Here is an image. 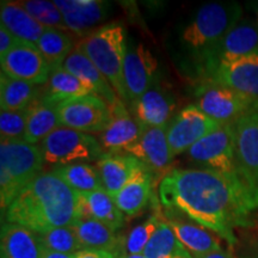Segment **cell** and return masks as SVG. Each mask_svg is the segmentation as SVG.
<instances>
[{
	"instance_id": "cell-5",
	"label": "cell",
	"mask_w": 258,
	"mask_h": 258,
	"mask_svg": "<svg viewBox=\"0 0 258 258\" xmlns=\"http://www.w3.org/2000/svg\"><path fill=\"white\" fill-rule=\"evenodd\" d=\"M243 9L237 3H212L202 6L182 32V40L201 63L225 35L240 21Z\"/></svg>"
},
{
	"instance_id": "cell-15",
	"label": "cell",
	"mask_w": 258,
	"mask_h": 258,
	"mask_svg": "<svg viewBox=\"0 0 258 258\" xmlns=\"http://www.w3.org/2000/svg\"><path fill=\"white\" fill-rule=\"evenodd\" d=\"M109 108L110 121L99 134V144L106 153H123L140 139L146 127L129 114L121 99Z\"/></svg>"
},
{
	"instance_id": "cell-19",
	"label": "cell",
	"mask_w": 258,
	"mask_h": 258,
	"mask_svg": "<svg viewBox=\"0 0 258 258\" xmlns=\"http://www.w3.org/2000/svg\"><path fill=\"white\" fill-rule=\"evenodd\" d=\"M96 167L101 175L103 188L114 198L123 186L144 167L137 158L128 153H104Z\"/></svg>"
},
{
	"instance_id": "cell-40",
	"label": "cell",
	"mask_w": 258,
	"mask_h": 258,
	"mask_svg": "<svg viewBox=\"0 0 258 258\" xmlns=\"http://www.w3.org/2000/svg\"><path fill=\"white\" fill-rule=\"evenodd\" d=\"M42 258H76V254L55 252V251L47 250L43 247V251H42Z\"/></svg>"
},
{
	"instance_id": "cell-1",
	"label": "cell",
	"mask_w": 258,
	"mask_h": 258,
	"mask_svg": "<svg viewBox=\"0 0 258 258\" xmlns=\"http://www.w3.org/2000/svg\"><path fill=\"white\" fill-rule=\"evenodd\" d=\"M160 201L184 213L230 245L234 230L252 226L258 218V186L240 173L209 169H173L160 180Z\"/></svg>"
},
{
	"instance_id": "cell-6",
	"label": "cell",
	"mask_w": 258,
	"mask_h": 258,
	"mask_svg": "<svg viewBox=\"0 0 258 258\" xmlns=\"http://www.w3.org/2000/svg\"><path fill=\"white\" fill-rule=\"evenodd\" d=\"M44 161L56 166L98 161L104 154L99 140L74 129L60 127L40 144Z\"/></svg>"
},
{
	"instance_id": "cell-46",
	"label": "cell",
	"mask_w": 258,
	"mask_h": 258,
	"mask_svg": "<svg viewBox=\"0 0 258 258\" xmlns=\"http://www.w3.org/2000/svg\"><path fill=\"white\" fill-rule=\"evenodd\" d=\"M122 258H124V257H122Z\"/></svg>"
},
{
	"instance_id": "cell-37",
	"label": "cell",
	"mask_w": 258,
	"mask_h": 258,
	"mask_svg": "<svg viewBox=\"0 0 258 258\" xmlns=\"http://www.w3.org/2000/svg\"><path fill=\"white\" fill-rule=\"evenodd\" d=\"M160 221L161 220L157 215H152L146 221L138 225L131 231L127 241H125V249L128 251V254L144 253L145 247L147 246L148 241L151 240L154 232L157 231Z\"/></svg>"
},
{
	"instance_id": "cell-45",
	"label": "cell",
	"mask_w": 258,
	"mask_h": 258,
	"mask_svg": "<svg viewBox=\"0 0 258 258\" xmlns=\"http://www.w3.org/2000/svg\"><path fill=\"white\" fill-rule=\"evenodd\" d=\"M257 258H258V252H257Z\"/></svg>"
},
{
	"instance_id": "cell-3",
	"label": "cell",
	"mask_w": 258,
	"mask_h": 258,
	"mask_svg": "<svg viewBox=\"0 0 258 258\" xmlns=\"http://www.w3.org/2000/svg\"><path fill=\"white\" fill-rule=\"evenodd\" d=\"M105 77L122 102H129L125 91L123 66L127 46L123 25L111 23L97 28L76 44Z\"/></svg>"
},
{
	"instance_id": "cell-41",
	"label": "cell",
	"mask_w": 258,
	"mask_h": 258,
	"mask_svg": "<svg viewBox=\"0 0 258 258\" xmlns=\"http://www.w3.org/2000/svg\"><path fill=\"white\" fill-rule=\"evenodd\" d=\"M194 258H233L231 256L230 253L226 252L224 250H217V251H213L211 253L207 254H203V256H198V257H194Z\"/></svg>"
},
{
	"instance_id": "cell-27",
	"label": "cell",
	"mask_w": 258,
	"mask_h": 258,
	"mask_svg": "<svg viewBox=\"0 0 258 258\" xmlns=\"http://www.w3.org/2000/svg\"><path fill=\"white\" fill-rule=\"evenodd\" d=\"M0 21L2 25H4L16 38L32 46H36L43 31L47 29L38 23L17 2H2Z\"/></svg>"
},
{
	"instance_id": "cell-38",
	"label": "cell",
	"mask_w": 258,
	"mask_h": 258,
	"mask_svg": "<svg viewBox=\"0 0 258 258\" xmlns=\"http://www.w3.org/2000/svg\"><path fill=\"white\" fill-rule=\"evenodd\" d=\"M19 42L21 41L16 38L4 25L0 24V59L4 57L10 50L14 49Z\"/></svg>"
},
{
	"instance_id": "cell-11",
	"label": "cell",
	"mask_w": 258,
	"mask_h": 258,
	"mask_svg": "<svg viewBox=\"0 0 258 258\" xmlns=\"http://www.w3.org/2000/svg\"><path fill=\"white\" fill-rule=\"evenodd\" d=\"M252 54H258V24L247 19L239 21L212 50L202 63L203 70L208 76L218 64Z\"/></svg>"
},
{
	"instance_id": "cell-36",
	"label": "cell",
	"mask_w": 258,
	"mask_h": 258,
	"mask_svg": "<svg viewBox=\"0 0 258 258\" xmlns=\"http://www.w3.org/2000/svg\"><path fill=\"white\" fill-rule=\"evenodd\" d=\"M28 116L29 108L17 111L3 110L2 109V112H0V134H2V140L24 141Z\"/></svg>"
},
{
	"instance_id": "cell-28",
	"label": "cell",
	"mask_w": 258,
	"mask_h": 258,
	"mask_svg": "<svg viewBox=\"0 0 258 258\" xmlns=\"http://www.w3.org/2000/svg\"><path fill=\"white\" fill-rule=\"evenodd\" d=\"M169 225L177 239L192 257L203 256L213 251L221 250L220 243L207 228L180 220H170Z\"/></svg>"
},
{
	"instance_id": "cell-39",
	"label": "cell",
	"mask_w": 258,
	"mask_h": 258,
	"mask_svg": "<svg viewBox=\"0 0 258 258\" xmlns=\"http://www.w3.org/2000/svg\"><path fill=\"white\" fill-rule=\"evenodd\" d=\"M76 258H122L117 257L110 251L96 250V249H83L76 253Z\"/></svg>"
},
{
	"instance_id": "cell-20",
	"label": "cell",
	"mask_w": 258,
	"mask_h": 258,
	"mask_svg": "<svg viewBox=\"0 0 258 258\" xmlns=\"http://www.w3.org/2000/svg\"><path fill=\"white\" fill-rule=\"evenodd\" d=\"M61 102L51 101L46 97L38 96L29 106V116L25 129L24 141L36 145L56 131L61 125L57 106Z\"/></svg>"
},
{
	"instance_id": "cell-21",
	"label": "cell",
	"mask_w": 258,
	"mask_h": 258,
	"mask_svg": "<svg viewBox=\"0 0 258 258\" xmlns=\"http://www.w3.org/2000/svg\"><path fill=\"white\" fill-rule=\"evenodd\" d=\"M62 67L85 83L92 90V92L104 99L109 106L120 99L105 77L99 72L89 57L77 48H74L72 53L67 56Z\"/></svg>"
},
{
	"instance_id": "cell-10",
	"label": "cell",
	"mask_w": 258,
	"mask_h": 258,
	"mask_svg": "<svg viewBox=\"0 0 258 258\" xmlns=\"http://www.w3.org/2000/svg\"><path fill=\"white\" fill-rule=\"evenodd\" d=\"M221 125L200 110L198 105L185 106L166 127L167 141L173 157L188 152L198 141Z\"/></svg>"
},
{
	"instance_id": "cell-35",
	"label": "cell",
	"mask_w": 258,
	"mask_h": 258,
	"mask_svg": "<svg viewBox=\"0 0 258 258\" xmlns=\"http://www.w3.org/2000/svg\"><path fill=\"white\" fill-rule=\"evenodd\" d=\"M37 235L41 245L47 250L70 254H76L83 250L82 244L70 226L53 228L44 233H37Z\"/></svg>"
},
{
	"instance_id": "cell-30",
	"label": "cell",
	"mask_w": 258,
	"mask_h": 258,
	"mask_svg": "<svg viewBox=\"0 0 258 258\" xmlns=\"http://www.w3.org/2000/svg\"><path fill=\"white\" fill-rule=\"evenodd\" d=\"M38 85L10 78L2 73L0 78V105L3 110H23L38 97Z\"/></svg>"
},
{
	"instance_id": "cell-13",
	"label": "cell",
	"mask_w": 258,
	"mask_h": 258,
	"mask_svg": "<svg viewBox=\"0 0 258 258\" xmlns=\"http://www.w3.org/2000/svg\"><path fill=\"white\" fill-rule=\"evenodd\" d=\"M2 61V73L10 78L42 85L49 79L51 71L36 46L19 42Z\"/></svg>"
},
{
	"instance_id": "cell-29",
	"label": "cell",
	"mask_w": 258,
	"mask_h": 258,
	"mask_svg": "<svg viewBox=\"0 0 258 258\" xmlns=\"http://www.w3.org/2000/svg\"><path fill=\"white\" fill-rule=\"evenodd\" d=\"M93 93L92 90L63 67H60L50 73L49 79L40 90L38 96L46 97L51 101L62 102L64 99L85 96Z\"/></svg>"
},
{
	"instance_id": "cell-18",
	"label": "cell",
	"mask_w": 258,
	"mask_h": 258,
	"mask_svg": "<svg viewBox=\"0 0 258 258\" xmlns=\"http://www.w3.org/2000/svg\"><path fill=\"white\" fill-rule=\"evenodd\" d=\"M158 69V61L144 44L127 50L123 66L125 91L131 102L150 90Z\"/></svg>"
},
{
	"instance_id": "cell-34",
	"label": "cell",
	"mask_w": 258,
	"mask_h": 258,
	"mask_svg": "<svg viewBox=\"0 0 258 258\" xmlns=\"http://www.w3.org/2000/svg\"><path fill=\"white\" fill-rule=\"evenodd\" d=\"M19 5L28 11L41 25L44 28L57 29V30L69 31L64 23L63 16L54 2L47 0H24L17 2Z\"/></svg>"
},
{
	"instance_id": "cell-14",
	"label": "cell",
	"mask_w": 258,
	"mask_h": 258,
	"mask_svg": "<svg viewBox=\"0 0 258 258\" xmlns=\"http://www.w3.org/2000/svg\"><path fill=\"white\" fill-rule=\"evenodd\" d=\"M124 153L131 154L141 161L154 178L165 177L173 160V154L166 137V127H146L139 140L129 146Z\"/></svg>"
},
{
	"instance_id": "cell-31",
	"label": "cell",
	"mask_w": 258,
	"mask_h": 258,
	"mask_svg": "<svg viewBox=\"0 0 258 258\" xmlns=\"http://www.w3.org/2000/svg\"><path fill=\"white\" fill-rule=\"evenodd\" d=\"M51 72L62 67L64 60L76 48L66 31L47 28L36 44Z\"/></svg>"
},
{
	"instance_id": "cell-24",
	"label": "cell",
	"mask_w": 258,
	"mask_h": 258,
	"mask_svg": "<svg viewBox=\"0 0 258 258\" xmlns=\"http://www.w3.org/2000/svg\"><path fill=\"white\" fill-rule=\"evenodd\" d=\"M79 218H91L117 231L123 226V213L115 200L104 189L92 192H79Z\"/></svg>"
},
{
	"instance_id": "cell-4",
	"label": "cell",
	"mask_w": 258,
	"mask_h": 258,
	"mask_svg": "<svg viewBox=\"0 0 258 258\" xmlns=\"http://www.w3.org/2000/svg\"><path fill=\"white\" fill-rule=\"evenodd\" d=\"M44 161L40 146L23 140L0 144V200L6 211L18 194L42 173Z\"/></svg>"
},
{
	"instance_id": "cell-23",
	"label": "cell",
	"mask_w": 258,
	"mask_h": 258,
	"mask_svg": "<svg viewBox=\"0 0 258 258\" xmlns=\"http://www.w3.org/2000/svg\"><path fill=\"white\" fill-rule=\"evenodd\" d=\"M82 244L83 249H96L110 251L121 257L120 247L122 239L111 227L91 218H79L70 226Z\"/></svg>"
},
{
	"instance_id": "cell-33",
	"label": "cell",
	"mask_w": 258,
	"mask_h": 258,
	"mask_svg": "<svg viewBox=\"0 0 258 258\" xmlns=\"http://www.w3.org/2000/svg\"><path fill=\"white\" fill-rule=\"evenodd\" d=\"M184 247L179 244L167 221H160L157 231L144 250L146 258H173Z\"/></svg>"
},
{
	"instance_id": "cell-22",
	"label": "cell",
	"mask_w": 258,
	"mask_h": 258,
	"mask_svg": "<svg viewBox=\"0 0 258 258\" xmlns=\"http://www.w3.org/2000/svg\"><path fill=\"white\" fill-rule=\"evenodd\" d=\"M43 246L35 232L21 225L6 224L2 227V258H42Z\"/></svg>"
},
{
	"instance_id": "cell-12",
	"label": "cell",
	"mask_w": 258,
	"mask_h": 258,
	"mask_svg": "<svg viewBox=\"0 0 258 258\" xmlns=\"http://www.w3.org/2000/svg\"><path fill=\"white\" fill-rule=\"evenodd\" d=\"M238 171L258 186V108L233 122Z\"/></svg>"
},
{
	"instance_id": "cell-44",
	"label": "cell",
	"mask_w": 258,
	"mask_h": 258,
	"mask_svg": "<svg viewBox=\"0 0 258 258\" xmlns=\"http://www.w3.org/2000/svg\"><path fill=\"white\" fill-rule=\"evenodd\" d=\"M257 24H258V11H257Z\"/></svg>"
},
{
	"instance_id": "cell-26",
	"label": "cell",
	"mask_w": 258,
	"mask_h": 258,
	"mask_svg": "<svg viewBox=\"0 0 258 258\" xmlns=\"http://www.w3.org/2000/svg\"><path fill=\"white\" fill-rule=\"evenodd\" d=\"M154 184V176L147 167H144L114 196L120 211L129 217H134L146 208Z\"/></svg>"
},
{
	"instance_id": "cell-8",
	"label": "cell",
	"mask_w": 258,
	"mask_h": 258,
	"mask_svg": "<svg viewBox=\"0 0 258 258\" xmlns=\"http://www.w3.org/2000/svg\"><path fill=\"white\" fill-rule=\"evenodd\" d=\"M189 159L205 169L224 173H240L235 160L233 123L220 128L198 141L188 151Z\"/></svg>"
},
{
	"instance_id": "cell-7",
	"label": "cell",
	"mask_w": 258,
	"mask_h": 258,
	"mask_svg": "<svg viewBox=\"0 0 258 258\" xmlns=\"http://www.w3.org/2000/svg\"><path fill=\"white\" fill-rule=\"evenodd\" d=\"M61 125L83 133L101 134L110 121V108L95 93L64 99L57 106Z\"/></svg>"
},
{
	"instance_id": "cell-9",
	"label": "cell",
	"mask_w": 258,
	"mask_h": 258,
	"mask_svg": "<svg viewBox=\"0 0 258 258\" xmlns=\"http://www.w3.org/2000/svg\"><path fill=\"white\" fill-rule=\"evenodd\" d=\"M199 109L219 123H233L258 108V102L235 90L207 84L199 91Z\"/></svg>"
},
{
	"instance_id": "cell-16",
	"label": "cell",
	"mask_w": 258,
	"mask_h": 258,
	"mask_svg": "<svg viewBox=\"0 0 258 258\" xmlns=\"http://www.w3.org/2000/svg\"><path fill=\"white\" fill-rule=\"evenodd\" d=\"M208 84L235 90L258 102V54L218 64L208 74Z\"/></svg>"
},
{
	"instance_id": "cell-25",
	"label": "cell",
	"mask_w": 258,
	"mask_h": 258,
	"mask_svg": "<svg viewBox=\"0 0 258 258\" xmlns=\"http://www.w3.org/2000/svg\"><path fill=\"white\" fill-rule=\"evenodd\" d=\"M175 105L161 90L150 89L132 102V110L145 127H167Z\"/></svg>"
},
{
	"instance_id": "cell-17",
	"label": "cell",
	"mask_w": 258,
	"mask_h": 258,
	"mask_svg": "<svg viewBox=\"0 0 258 258\" xmlns=\"http://www.w3.org/2000/svg\"><path fill=\"white\" fill-rule=\"evenodd\" d=\"M69 31L86 37L108 17L110 4L99 0H55Z\"/></svg>"
},
{
	"instance_id": "cell-32",
	"label": "cell",
	"mask_w": 258,
	"mask_h": 258,
	"mask_svg": "<svg viewBox=\"0 0 258 258\" xmlns=\"http://www.w3.org/2000/svg\"><path fill=\"white\" fill-rule=\"evenodd\" d=\"M53 172L78 192H92L104 189L98 170L89 163L60 165L56 166Z\"/></svg>"
},
{
	"instance_id": "cell-42",
	"label": "cell",
	"mask_w": 258,
	"mask_h": 258,
	"mask_svg": "<svg viewBox=\"0 0 258 258\" xmlns=\"http://www.w3.org/2000/svg\"><path fill=\"white\" fill-rule=\"evenodd\" d=\"M173 258H194V257L185 249H183L179 253H177Z\"/></svg>"
},
{
	"instance_id": "cell-2",
	"label": "cell",
	"mask_w": 258,
	"mask_h": 258,
	"mask_svg": "<svg viewBox=\"0 0 258 258\" xmlns=\"http://www.w3.org/2000/svg\"><path fill=\"white\" fill-rule=\"evenodd\" d=\"M79 217V192L53 171L32 179L5 211L6 221L35 233L69 227Z\"/></svg>"
},
{
	"instance_id": "cell-43",
	"label": "cell",
	"mask_w": 258,
	"mask_h": 258,
	"mask_svg": "<svg viewBox=\"0 0 258 258\" xmlns=\"http://www.w3.org/2000/svg\"><path fill=\"white\" fill-rule=\"evenodd\" d=\"M124 258H146L144 256V253H139V254H127Z\"/></svg>"
}]
</instances>
